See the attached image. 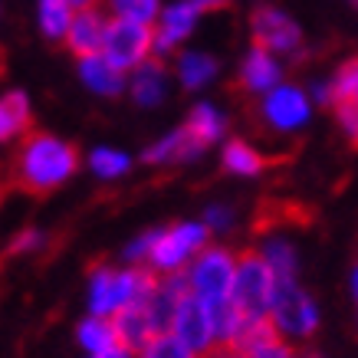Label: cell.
Wrapping results in <instances>:
<instances>
[{
  "label": "cell",
  "instance_id": "1",
  "mask_svg": "<svg viewBox=\"0 0 358 358\" xmlns=\"http://www.w3.org/2000/svg\"><path fill=\"white\" fill-rule=\"evenodd\" d=\"M79 168V152L69 141L56 138L50 131H33L20 141L13 158V181L30 194H50L66 185Z\"/></svg>",
  "mask_w": 358,
  "mask_h": 358
},
{
  "label": "cell",
  "instance_id": "2",
  "mask_svg": "<svg viewBox=\"0 0 358 358\" xmlns=\"http://www.w3.org/2000/svg\"><path fill=\"white\" fill-rule=\"evenodd\" d=\"M158 273L148 266H99L89 276V313L92 315H119L125 306L138 303L158 286Z\"/></svg>",
  "mask_w": 358,
  "mask_h": 358
},
{
  "label": "cell",
  "instance_id": "3",
  "mask_svg": "<svg viewBox=\"0 0 358 358\" xmlns=\"http://www.w3.org/2000/svg\"><path fill=\"white\" fill-rule=\"evenodd\" d=\"M207 237H210L207 224H197V220H181L171 227L152 230V253H148L145 266L155 270L158 276L185 273L187 263L207 247Z\"/></svg>",
  "mask_w": 358,
  "mask_h": 358
},
{
  "label": "cell",
  "instance_id": "4",
  "mask_svg": "<svg viewBox=\"0 0 358 358\" xmlns=\"http://www.w3.org/2000/svg\"><path fill=\"white\" fill-rule=\"evenodd\" d=\"M273 293H276V273L260 250H247L237 257V276L230 299L247 319H270Z\"/></svg>",
  "mask_w": 358,
  "mask_h": 358
},
{
  "label": "cell",
  "instance_id": "5",
  "mask_svg": "<svg viewBox=\"0 0 358 358\" xmlns=\"http://www.w3.org/2000/svg\"><path fill=\"white\" fill-rule=\"evenodd\" d=\"M270 322L276 326L280 336L289 342H306L319 332V306L309 293H306L299 280H276V293H273L270 306Z\"/></svg>",
  "mask_w": 358,
  "mask_h": 358
},
{
  "label": "cell",
  "instance_id": "6",
  "mask_svg": "<svg viewBox=\"0 0 358 358\" xmlns=\"http://www.w3.org/2000/svg\"><path fill=\"white\" fill-rule=\"evenodd\" d=\"M187 289L201 296L204 303H220L230 299L234 276H237V257L227 247H204L194 260L187 263Z\"/></svg>",
  "mask_w": 358,
  "mask_h": 358
},
{
  "label": "cell",
  "instance_id": "7",
  "mask_svg": "<svg viewBox=\"0 0 358 358\" xmlns=\"http://www.w3.org/2000/svg\"><path fill=\"white\" fill-rule=\"evenodd\" d=\"M102 56L125 73L138 69L145 59L155 56V27L125 20V17H112L106 27V40H102Z\"/></svg>",
  "mask_w": 358,
  "mask_h": 358
},
{
  "label": "cell",
  "instance_id": "8",
  "mask_svg": "<svg viewBox=\"0 0 358 358\" xmlns=\"http://www.w3.org/2000/svg\"><path fill=\"white\" fill-rule=\"evenodd\" d=\"M171 332L181 342L191 355H204L210 358L217 352V332H214V319H210V309L201 296H194L187 289L181 299H178V309H174L171 319Z\"/></svg>",
  "mask_w": 358,
  "mask_h": 358
},
{
  "label": "cell",
  "instance_id": "9",
  "mask_svg": "<svg viewBox=\"0 0 358 358\" xmlns=\"http://www.w3.org/2000/svg\"><path fill=\"white\" fill-rule=\"evenodd\" d=\"M313 115V99L306 96L299 86L280 83L273 86L266 96H260V119L273 131H296L303 129Z\"/></svg>",
  "mask_w": 358,
  "mask_h": 358
},
{
  "label": "cell",
  "instance_id": "10",
  "mask_svg": "<svg viewBox=\"0 0 358 358\" xmlns=\"http://www.w3.org/2000/svg\"><path fill=\"white\" fill-rule=\"evenodd\" d=\"M250 30H253V43L270 50V53L289 56L299 53V46H303V33H299L296 20L286 17L280 7H270V3H260L250 13Z\"/></svg>",
  "mask_w": 358,
  "mask_h": 358
},
{
  "label": "cell",
  "instance_id": "11",
  "mask_svg": "<svg viewBox=\"0 0 358 358\" xmlns=\"http://www.w3.org/2000/svg\"><path fill=\"white\" fill-rule=\"evenodd\" d=\"M201 13L204 10L197 7V0H174L162 7V17L155 23V56L171 53L178 43H185L201 20Z\"/></svg>",
  "mask_w": 358,
  "mask_h": 358
},
{
  "label": "cell",
  "instance_id": "12",
  "mask_svg": "<svg viewBox=\"0 0 358 358\" xmlns=\"http://www.w3.org/2000/svg\"><path fill=\"white\" fill-rule=\"evenodd\" d=\"M280 79H282L280 59H276V53L263 50V46H253L237 69V89L243 96H266L273 86H280Z\"/></svg>",
  "mask_w": 358,
  "mask_h": 358
},
{
  "label": "cell",
  "instance_id": "13",
  "mask_svg": "<svg viewBox=\"0 0 358 358\" xmlns=\"http://www.w3.org/2000/svg\"><path fill=\"white\" fill-rule=\"evenodd\" d=\"M204 152H207L204 145L181 125V129H174V131H168V135H162L158 141H152L141 158L148 164H187Z\"/></svg>",
  "mask_w": 358,
  "mask_h": 358
},
{
  "label": "cell",
  "instance_id": "14",
  "mask_svg": "<svg viewBox=\"0 0 358 358\" xmlns=\"http://www.w3.org/2000/svg\"><path fill=\"white\" fill-rule=\"evenodd\" d=\"M106 27L109 20L99 13V7L92 10H79L69 23V33H66L63 43L69 46V53L73 56H92V53H102V40H106Z\"/></svg>",
  "mask_w": 358,
  "mask_h": 358
},
{
  "label": "cell",
  "instance_id": "15",
  "mask_svg": "<svg viewBox=\"0 0 358 358\" xmlns=\"http://www.w3.org/2000/svg\"><path fill=\"white\" fill-rule=\"evenodd\" d=\"M129 92L141 109H155L164 96H168V66L162 63V56L145 59L138 69H131Z\"/></svg>",
  "mask_w": 358,
  "mask_h": 358
},
{
  "label": "cell",
  "instance_id": "16",
  "mask_svg": "<svg viewBox=\"0 0 358 358\" xmlns=\"http://www.w3.org/2000/svg\"><path fill=\"white\" fill-rule=\"evenodd\" d=\"M79 79H83L86 89H92L96 96H122V89L129 86L125 69L109 63L102 53H92V56H83V59H79Z\"/></svg>",
  "mask_w": 358,
  "mask_h": 358
},
{
  "label": "cell",
  "instance_id": "17",
  "mask_svg": "<svg viewBox=\"0 0 358 358\" xmlns=\"http://www.w3.org/2000/svg\"><path fill=\"white\" fill-rule=\"evenodd\" d=\"M30 125H33V109H30L27 92H20V89L3 92L0 96V145L27 138Z\"/></svg>",
  "mask_w": 358,
  "mask_h": 358
},
{
  "label": "cell",
  "instance_id": "18",
  "mask_svg": "<svg viewBox=\"0 0 358 358\" xmlns=\"http://www.w3.org/2000/svg\"><path fill=\"white\" fill-rule=\"evenodd\" d=\"M224 168L230 174H237V178H257L270 168V158L263 152H257L250 141L243 138H230L224 145Z\"/></svg>",
  "mask_w": 358,
  "mask_h": 358
},
{
  "label": "cell",
  "instance_id": "19",
  "mask_svg": "<svg viewBox=\"0 0 358 358\" xmlns=\"http://www.w3.org/2000/svg\"><path fill=\"white\" fill-rule=\"evenodd\" d=\"M76 342L86 355L106 352V348H112V345H122L119 332H115V322H112L109 315H92V313L76 326Z\"/></svg>",
  "mask_w": 358,
  "mask_h": 358
},
{
  "label": "cell",
  "instance_id": "20",
  "mask_svg": "<svg viewBox=\"0 0 358 358\" xmlns=\"http://www.w3.org/2000/svg\"><path fill=\"white\" fill-rule=\"evenodd\" d=\"M185 129L191 131V135H194L204 148H210L214 141L224 138V131H227V119L220 115L217 106H210V102H197L194 109L187 112Z\"/></svg>",
  "mask_w": 358,
  "mask_h": 358
},
{
  "label": "cell",
  "instance_id": "21",
  "mask_svg": "<svg viewBox=\"0 0 358 358\" xmlns=\"http://www.w3.org/2000/svg\"><path fill=\"white\" fill-rule=\"evenodd\" d=\"M73 17H76V10L69 7V0H40V3H36L40 30H43V36L46 40H53V43H63L66 40Z\"/></svg>",
  "mask_w": 358,
  "mask_h": 358
},
{
  "label": "cell",
  "instance_id": "22",
  "mask_svg": "<svg viewBox=\"0 0 358 358\" xmlns=\"http://www.w3.org/2000/svg\"><path fill=\"white\" fill-rule=\"evenodd\" d=\"M217 59L210 53H181L178 59V79L185 89H204L217 76Z\"/></svg>",
  "mask_w": 358,
  "mask_h": 358
},
{
  "label": "cell",
  "instance_id": "23",
  "mask_svg": "<svg viewBox=\"0 0 358 358\" xmlns=\"http://www.w3.org/2000/svg\"><path fill=\"white\" fill-rule=\"evenodd\" d=\"M260 253L266 257V263L273 266L276 280H289V276H296V273H299V257H296L293 240H286L282 234H270Z\"/></svg>",
  "mask_w": 358,
  "mask_h": 358
},
{
  "label": "cell",
  "instance_id": "24",
  "mask_svg": "<svg viewBox=\"0 0 358 358\" xmlns=\"http://www.w3.org/2000/svg\"><path fill=\"white\" fill-rule=\"evenodd\" d=\"M89 168L92 174H99L102 181H115L122 174H129L131 168V158L119 148H96V152L89 155Z\"/></svg>",
  "mask_w": 358,
  "mask_h": 358
},
{
  "label": "cell",
  "instance_id": "25",
  "mask_svg": "<svg viewBox=\"0 0 358 358\" xmlns=\"http://www.w3.org/2000/svg\"><path fill=\"white\" fill-rule=\"evenodd\" d=\"M109 3L112 17H125V20H138V23H158L162 17V0H106Z\"/></svg>",
  "mask_w": 358,
  "mask_h": 358
},
{
  "label": "cell",
  "instance_id": "26",
  "mask_svg": "<svg viewBox=\"0 0 358 358\" xmlns=\"http://www.w3.org/2000/svg\"><path fill=\"white\" fill-rule=\"evenodd\" d=\"M135 358H194L174 332H158L135 352Z\"/></svg>",
  "mask_w": 358,
  "mask_h": 358
},
{
  "label": "cell",
  "instance_id": "27",
  "mask_svg": "<svg viewBox=\"0 0 358 358\" xmlns=\"http://www.w3.org/2000/svg\"><path fill=\"white\" fill-rule=\"evenodd\" d=\"M332 92L336 102H358V56L345 59L332 76Z\"/></svg>",
  "mask_w": 358,
  "mask_h": 358
},
{
  "label": "cell",
  "instance_id": "28",
  "mask_svg": "<svg viewBox=\"0 0 358 358\" xmlns=\"http://www.w3.org/2000/svg\"><path fill=\"white\" fill-rule=\"evenodd\" d=\"M46 234L43 230H23V234H17L13 237V243H10V257H27V253H40V250L46 247Z\"/></svg>",
  "mask_w": 358,
  "mask_h": 358
},
{
  "label": "cell",
  "instance_id": "29",
  "mask_svg": "<svg viewBox=\"0 0 358 358\" xmlns=\"http://www.w3.org/2000/svg\"><path fill=\"white\" fill-rule=\"evenodd\" d=\"M204 224L210 234H227L234 227V210L227 204H210L204 210Z\"/></svg>",
  "mask_w": 358,
  "mask_h": 358
},
{
  "label": "cell",
  "instance_id": "30",
  "mask_svg": "<svg viewBox=\"0 0 358 358\" xmlns=\"http://www.w3.org/2000/svg\"><path fill=\"white\" fill-rule=\"evenodd\" d=\"M336 106H338V125L345 129V135L358 148V102H336Z\"/></svg>",
  "mask_w": 358,
  "mask_h": 358
},
{
  "label": "cell",
  "instance_id": "31",
  "mask_svg": "<svg viewBox=\"0 0 358 358\" xmlns=\"http://www.w3.org/2000/svg\"><path fill=\"white\" fill-rule=\"evenodd\" d=\"M313 99L319 102V106H332L336 102V92H332V83H319V86L313 89Z\"/></svg>",
  "mask_w": 358,
  "mask_h": 358
},
{
  "label": "cell",
  "instance_id": "32",
  "mask_svg": "<svg viewBox=\"0 0 358 358\" xmlns=\"http://www.w3.org/2000/svg\"><path fill=\"white\" fill-rule=\"evenodd\" d=\"M86 358H135V352H131L129 345H112V348H106V352H92V355H86Z\"/></svg>",
  "mask_w": 358,
  "mask_h": 358
},
{
  "label": "cell",
  "instance_id": "33",
  "mask_svg": "<svg viewBox=\"0 0 358 358\" xmlns=\"http://www.w3.org/2000/svg\"><path fill=\"white\" fill-rule=\"evenodd\" d=\"M210 358H253L250 352H243V348H234V345H227V348H217Z\"/></svg>",
  "mask_w": 358,
  "mask_h": 358
},
{
  "label": "cell",
  "instance_id": "34",
  "mask_svg": "<svg viewBox=\"0 0 358 358\" xmlns=\"http://www.w3.org/2000/svg\"><path fill=\"white\" fill-rule=\"evenodd\" d=\"M197 7L201 10H224V7H230V0H197Z\"/></svg>",
  "mask_w": 358,
  "mask_h": 358
},
{
  "label": "cell",
  "instance_id": "35",
  "mask_svg": "<svg viewBox=\"0 0 358 358\" xmlns=\"http://www.w3.org/2000/svg\"><path fill=\"white\" fill-rule=\"evenodd\" d=\"M69 7H73V10H92V7H99V0H69Z\"/></svg>",
  "mask_w": 358,
  "mask_h": 358
},
{
  "label": "cell",
  "instance_id": "36",
  "mask_svg": "<svg viewBox=\"0 0 358 358\" xmlns=\"http://www.w3.org/2000/svg\"><path fill=\"white\" fill-rule=\"evenodd\" d=\"M352 296H355V303H358V263H355V273H352Z\"/></svg>",
  "mask_w": 358,
  "mask_h": 358
},
{
  "label": "cell",
  "instance_id": "37",
  "mask_svg": "<svg viewBox=\"0 0 358 358\" xmlns=\"http://www.w3.org/2000/svg\"><path fill=\"white\" fill-rule=\"evenodd\" d=\"M299 358H322L319 352H299Z\"/></svg>",
  "mask_w": 358,
  "mask_h": 358
},
{
  "label": "cell",
  "instance_id": "38",
  "mask_svg": "<svg viewBox=\"0 0 358 358\" xmlns=\"http://www.w3.org/2000/svg\"><path fill=\"white\" fill-rule=\"evenodd\" d=\"M0 201H3V185H0Z\"/></svg>",
  "mask_w": 358,
  "mask_h": 358
},
{
  "label": "cell",
  "instance_id": "39",
  "mask_svg": "<svg viewBox=\"0 0 358 358\" xmlns=\"http://www.w3.org/2000/svg\"><path fill=\"white\" fill-rule=\"evenodd\" d=\"M194 358H204V355H194Z\"/></svg>",
  "mask_w": 358,
  "mask_h": 358
},
{
  "label": "cell",
  "instance_id": "40",
  "mask_svg": "<svg viewBox=\"0 0 358 358\" xmlns=\"http://www.w3.org/2000/svg\"><path fill=\"white\" fill-rule=\"evenodd\" d=\"M355 3H358V0H355Z\"/></svg>",
  "mask_w": 358,
  "mask_h": 358
}]
</instances>
